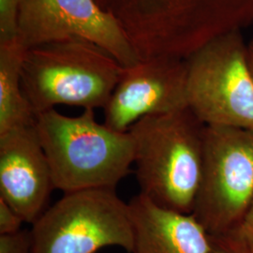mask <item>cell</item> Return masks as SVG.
Here are the masks:
<instances>
[{
    "label": "cell",
    "mask_w": 253,
    "mask_h": 253,
    "mask_svg": "<svg viewBox=\"0 0 253 253\" xmlns=\"http://www.w3.org/2000/svg\"><path fill=\"white\" fill-rule=\"evenodd\" d=\"M206 126L187 108L145 117L129 127L140 194L163 208L192 214L203 171Z\"/></svg>",
    "instance_id": "cell-1"
},
{
    "label": "cell",
    "mask_w": 253,
    "mask_h": 253,
    "mask_svg": "<svg viewBox=\"0 0 253 253\" xmlns=\"http://www.w3.org/2000/svg\"><path fill=\"white\" fill-rule=\"evenodd\" d=\"M35 126L54 188L64 194L116 190L130 172L134 162L132 136L98 122L92 109L78 117L51 109L37 115Z\"/></svg>",
    "instance_id": "cell-2"
},
{
    "label": "cell",
    "mask_w": 253,
    "mask_h": 253,
    "mask_svg": "<svg viewBox=\"0 0 253 253\" xmlns=\"http://www.w3.org/2000/svg\"><path fill=\"white\" fill-rule=\"evenodd\" d=\"M122 72L105 50L72 39L28 49L21 84L36 115L57 105L95 110L106 106Z\"/></svg>",
    "instance_id": "cell-3"
},
{
    "label": "cell",
    "mask_w": 253,
    "mask_h": 253,
    "mask_svg": "<svg viewBox=\"0 0 253 253\" xmlns=\"http://www.w3.org/2000/svg\"><path fill=\"white\" fill-rule=\"evenodd\" d=\"M30 253H95L133 246L128 203L112 189L64 194L32 224Z\"/></svg>",
    "instance_id": "cell-4"
},
{
    "label": "cell",
    "mask_w": 253,
    "mask_h": 253,
    "mask_svg": "<svg viewBox=\"0 0 253 253\" xmlns=\"http://www.w3.org/2000/svg\"><path fill=\"white\" fill-rule=\"evenodd\" d=\"M253 199V128L208 126L192 215L211 237L235 230Z\"/></svg>",
    "instance_id": "cell-5"
},
{
    "label": "cell",
    "mask_w": 253,
    "mask_h": 253,
    "mask_svg": "<svg viewBox=\"0 0 253 253\" xmlns=\"http://www.w3.org/2000/svg\"><path fill=\"white\" fill-rule=\"evenodd\" d=\"M187 65L189 108L203 123L253 128V78L240 37L214 38Z\"/></svg>",
    "instance_id": "cell-6"
},
{
    "label": "cell",
    "mask_w": 253,
    "mask_h": 253,
    "mask_svg": "<svg viewBox=\"0 0 253 253\" xmlns=\"http://www.w3.org/2000/svg\"><path fill=\"white\" fill-rule=\"evenodd\" d=\"M72 39L99 46L123 68L141 61L124 28L96 0H22L18 40L27 50Z\"/></svg>",
    "instance_id": "cell-7"
},
{
    "label": "cell",
    "mask_w": 253,
    "mask_h": 253,
    "mask_svg": "<svg viewBox=\"0 0 253 253\" xmlns=\"http://www.w3.org/2000/svg\"><path fill=\"white\" fill-rule=\"evenodd\" d=\"M189 108L187 59L157 56L123 68L104 110V124L126 132L141 118Z\"/></svg>",
    "instance_id": "cell-8"
},
{
    "label": "cell",
    "mask_w": 253,
    "mask_h": 253,
    "mask_svg": "<svg viewBox=\"0 0 253 253\" xmlns=\"http://www.w3.org/2000/svg\"><path fill=\"white\" fill-rule=\"evenodd\" d=\"M35 125L0 135V198L30 224L47 209L55 190Z\"/></svg>",
    "instance_id": "cell-9"
},
{
    "label": "cell",
    "mask_w": 253,
    "mask_h": 253,
    "mask_svg": "<svg viewBox=\"0 0 253 253\" xmlns=\"http://www.w3.org/2000/svg\"><path fill=\"white\" fill-rule=\"evenodd\" d=\"M130 253H210L211 239L192 214L163 208L137 194L128 202Z\"/></svg>",
    "instance_id": "cell-10"
},
{
    "label": "cell",
    "mask_w": 253,
    "mask_h": 253,
    "mask_svg": "<svg viewBox=\"0 0 253 253\" xmlns=\"http://www.w3.org/2000/svg\"><path fill=\"white\" fill-rule=\"evenodd\" d=\"M27 51L18 39L0 43V135L36 123L21 84Z\"/></svg>",
    "instance_id": "cell-11"
},
{
    "label": "cell",
    "mask_w": 253,
    "mask_h": 253,
    "mask_svg": "<svg viewBox=\"0 0 253 253\" xmlns=\"http://www.w3.org/2000/svg\"><path fill=\"white\" fill-rule=\"evenodd\" d=\"M217 0H96L129 30H143L167 19L204 9Z\"/></svg>",
    "instance_id": "cell-12"
},
{
    "label": "cell",
    "mask_w": 253,
    "mask_h": 253,
    "mask_svg": "<svg viewBox=\"0 0 253 253\" xmlns=\"http://www.w3.org/2000/svg\"><path fill=\"white\" fill-rule=\"evenodd\" d=\"M22 0H0V43L18 39Z\"/></svg>",
    "instance_id": "cell-13"
},
{
    "label": "cell",
    "mask_w": 253,
    "mask_h": 253,
    "mask_svg": "<svg viewBox=\"0 0 253 253\" xmlns=\"http://www.w3.org/2000/svg\"><path fill=\"white\" fill-rule=\"evenodd\" d=\"M225 237L230 238L245 253H253V199L240 222Z\"/></svg>",
    "instance_id": "cell-14"
},
{
    "label": "cell",
    "mask_w": 253,
    "mask_h": 253,
    "mask_svg": "<svg viewBox=\"0 0 253 253\" xmlns=\"http://www.w3.org/2000/svg\"><path fill=\"white\" fill-rule=\"evenodd\" d=\"M30 230H21L12 235H0V253H30Z\"/></svg>",
    "instance_id": "cell-15"
},
{
    "label": "cell",
    "mask_w": 253,
    "mask_h": 253,
    "mask_svg": "<svg viewBox=\"0 0 253 253\" xmlns=\"http://www.w3.org/2000/svg\"><path fill=\"white\" fill-rule=\"evenodd\" d=\"M25 221L7 202L0 198V235H12L22 230Z\"/></svg>",
    "instance_id": "cell-16"
},
{
    "label": "cell",
    "mask_w": 253,
    "mask_h": 253,
    "mask_svg": "<svg viewBox=\"0 0 253 253\" xmlns=\"http://www.w3.org/2000/svg\"><path fill=\"white\" fill-rule=\"evenodd\" d=\"M210 253H245L237 245L228 237H211Z\"/></svg>",
    "instance_id": "cell-17"
},
{
    "label": "cell",
    "mask_w": 253,
    "mask_h": 253,
    "mask_svg": "<svg viewBox=\"0 0 253 253\" xmlns=\"http://www.w3.org/2000/svg\"><path fill=\"white\" fill-rule=\"evenodd\" d=\"M248 61H249L250 70H251V73H252L253 78V43L248 50Z\"/></svg>",
    "instance_id": "cell-18"
}]
</instances>
